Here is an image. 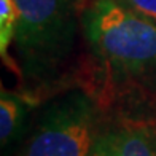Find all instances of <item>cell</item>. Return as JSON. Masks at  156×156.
<instances>
[{"mask_svg":"<svg viewBox=\"0 0 156 156\" xmlns=\"http://www.w3.org/2000/svg\"><path fill=\"white\" fill-rule=\"evenodd\" d=\"M16 51L29 80H45L69 59L75 45L76 0H15Z\"/></svg>","mask_w":156,"mask_h":156,"instance_id":"2","label":"cell"},{"mask_svg":"<svg viewBox=\"0 0 156 156\" xmlns=\"http://www.w3.org/2000/svg\"><path fill=\"white\" fill-rule=\"evenodd\" d=\"M26 112L27 105L23 101V97L2 89V97H0V140H2V147L10 145L15 139H18L26 121Z\"/></svg>","mask_w":156,"mask_h":156,"instance_id":"5","label":"cell"},{"mask_svg":"<svg viewBox=\"0 0 156 156\" xmlns=\"http://www.w3.org/2000/svg\"><path fill=\"white\" fill-rule=\"evenodd\" d=\"M156 26V0H121Z\"/></svg>","mask_w":156,"mask_h":156,"instance_id":"7","label":"cell"},{"mask_svg":"<svg viewBox=\"0 0 156 156\" xmlns=\"http://www.w3.org/2000/svg\"><path fill=\"white\" fill-rule=\"evenodd\" d=\"M91 48L115 72L142 76L156 72V26L121 0H93L81 11Z\"/></svg>","mask_w":156,"mask_h":156,"instance_id":"1","label":"cell"},{"mask_svg":"<svg viewBox=\"0 0 156 156\" xmlns=\"http://www.w3.org/2000/svg\"><path fill=\"white\" fill-rule=\"evenodd\" d=\"M18 27V10L15 0H0V54L8 58V48L15 41Z\"/></svg>","mask_w":156,"mask_h":156,"instance_id":"6","label":"cell"},{"mask_svg":"<svg viewBox=\"0 0 156 156\" xmlns=\"http://www.w3.org/2000/svg\"><path fill=\"white\" fill-rule=\"evenodd\" d=\"M97 108L72 91L45 108L21 156H89L99 137Z\"/></svg>","mask_w":156,"mask_h":156,"instance_id":"3","label":"cell"},{"mask_svg":"<svg viewBox=\"0 0 156 156\" xmlns=\"http://www.w3.org/2000/svg\"><path fill=\"white\" fill-rule=\"evenodd\" d=\"M89 156H156V131L147 124H119L99 134Z\"/></svg>","mask_w":156,"mask_h":156,"instance_id":"4","label":"cell"}]
</instances>
